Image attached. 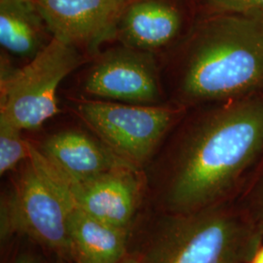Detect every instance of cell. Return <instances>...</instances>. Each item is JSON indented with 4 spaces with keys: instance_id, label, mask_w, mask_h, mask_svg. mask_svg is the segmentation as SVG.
<instances>
[{
    "instance_id": "1",
    "label": "cell",
    "mask_w": 263,
    "mask_h": 263,
    "mask_svg": "<svg viewBox=\"0 0 263 263\" xmlns=\"http://www.w3.org/2000/svg\"><path fill=\"white\" fill-rule=\"evenodd\" d=\"M263 154V102L217 113L182 141L163 193L168 214H187L237 197L239 182Z\"/></svg>"
},
{
    "instance_id": "2",
    "label": "cell",
    "mask_w": 263,
    "mask_h": 263,
    "mask_svg": "<svg viewBox=\"0 0 263 263\" xmlns=\"http://www.w3.org/2000/svg\"><path fill=\"white\" fill-rule=\"evenodd\" d=\"M190 48L182 91L192 100L240 94L263 82V20L222 16L207 21Z\"/></svg>"
},
{
    "instance_id": "3",
    "label": "cell",
    "mask_w": 263,
    "mask_h": 263,
    "mask_svg": "<svg viewBox=\"0 0 263 263\" xmlns=\"http://www.w3.org/2000/svg\"><path fill=\"white\" fill-rule=\"evenodd\" d=\"M263 244L236 198L187 214H168L160 223L146 263H249Z\"/></svg>"
},
{
    "instance_id": "4",
    "label": "cell",
    "mask_w": 263,
    "mask_h": 263,
    "mask_svg": "<svg viewBox=\"0 0 263 263\" xmlns=\"http://www.w3.org/2000/svg\"><path fill=\"white\" fill-rule=\"evenodd\" d=\"M70 205L49 176L31 143L11 192L1 201V238L27 236L69 258Z\"/></svg>"
},
{
    "instance_id": "5",
    "label": "cell",
    "mask_w": 263,
    "mask_h": 263,
    "mask_svg": "<svg viewBox=\"0 0 263 263\" xmlns=\"http://www.w3.org/2000/svg\"><path fill=\"white\" fill-rule=\"evenodd\" d=\"M82 63L79 49L56 37L21 68L8 70L2 63L0 122L35 130L54 117L59 86Z\"/></svg>"
},
{
    "instance_id": "6",
    "label": "cell",
    "mask_w": 263,
    "mask_h": 263,
    "mask_svg": "<svg viewBox=\"0 0 263 263\" xmlns=\"http://www.w3.org/2000/svg\"><path fill=\"white\" fill-rule=\"evenodd\" d=\"M77 113L100 140L138 168L151 158L176 115L166 106L104 100H83Z\"/></svg>"
},
{
    "instance_id": "7",
    "label": "cell",
    "mask_w": 263,
    "mask_h": 263,
    "mask_svg": "<svg viewBox=\"0 0 263 263\" xmlns=\"http://www.w3.org/2000/svg\"><path fill=\"white\" fill-rule=\"evenodd\" d=\"M38 152L49 176L71 207L104 223L129 230L142 193L139 168L123 167L92 179L76 180L67 178Z\"/></svg>"
},
{
    "instance_id": "8",
    "label": "cell",
    "mask_w": 263,
    "mask_h": 263,
    "mask_svg": "<svg viewBox=\"0 0 263 263\" xmlns=\"http://www.w3.org/2000/svg\"><path fill=\"white\" fill-rule=\"evenodd\" d=\"M84 92L100 100L132 104H154L159 81L151 52L124 45L99 57L86 76Z\"/></svg>"
},
{
    "instance_id": "9",
    "label": "cell",
    "mask_w": 263,
    "mask_h": 263,
    "mask_svg": "<svg viewBox=\"0 0 263 263\" xmlns=\"http://www.w3.org/2000/svg\"><path fill=\"white\" fill-rule=\"evenodd\" d=\"M34 1L53 37L94 53L117 35L123 14L134 0Z\"/></svg>"
},
{
    "instance_id": "10",
    "label": "cell",
    "mask_w": 263,
    "mask_h": 263,
    "mask_svg": "<svg viewBox=\"0 0 263 263\" xmlns=\"http://www.w3.org/2000/svg\"><path fill=\"white\" fill-rule=\"evenodd\" d=\"M37 148L55 168L76 180L92 179L123 167H136L102 140L79 130L55 133Z\"/></svg>"
},
{
    "instance_id": "11",
    "label": "cell",
    "mask_w": 263,
    "mask_h": 263,
    "mask_svg": "<svg viewBox=\"0 0 263 263\" xmlns=\"http://www.w3.org/2000/svg\"><path fill=\"white\" fill-rule=\"evenodd\" d=\"M179 12L162 0H134L120 20L117 35L123 44L152 52L171 42L179 32Z\"/></svg>"
},
{
    "instance_id": "12",
    "label": "cell",
    "mask_w": 263,
    "mask_h": 263,
    "mask_svg": "<svg viewBox=\"0 0 263 263\" xmlns=\"http://www.w3.org/2000/svg\"><path fill=\"white\" fill-rule=\"evenodd\" d=\"M128 231L70 206L69 258L74 263H119L127 255Z\"/></svg>"
},
{
    "instance_id": "13",
    "label": "cell",
    "mask_w": 263,
    "mask_h": 263,
    "mask_svg": "<svg viewBox=\"0 0 263 263\" xmlns=\"http://www.w3.org/2000/svg\"><path fill=\"white\" fill-rule=\"evenodd\" d=\"M45 28L34 0H0V42L10 53L35 56L47 45Z\"/></svg>"
},
{
    "instance_id": "14",
    "label": "cell",
    "mask_w": 263,
    "mask_h": 263,
    "mask_svg": "<svg viewBox=\"0 0 263 263\" xmlns=\"http://www.w3.org/2000/svg\"><path fill=\"white\" fill-rule=\"evenodd\" d=\"M29 141L22 137V130L9 123L0 122V175L4 176L30 156Z\"/></svg>"
},
{
    "instance_id": "15",
    "label": "cell",
    "mask_w": 263,
    "mask_h": 263,
    "mask_svg": "<svg viewBox=\"0 0 263 263\" xmlns=\"http://www.w3.org/2000/svg\"><path fill=\"white\" fill-rule=\"evenodd\" d=\"M236 200L263 240V177L242 194H238Z\"/></svg>"
},
{
    "instance_id": "16",
    "label": "cell",
    "mask_w": 263,
    "mask_h": 263,
    "mask_svg": "<svg viewBox=\"0 0 263 263\" xmlns=\"http://www.w3.org/2000/svg\"><path fill=\"white\" fill-rule=\"evenodd\" d=\"M216 9L263 20V0H209Z\"/></svg>"
},
{
    "instance_id": "17",
    "label": "cell",
    "mask_w": 263,
    "mask_h": 263,
    "mask_svg": "<svg viewBox=\"0 0 263 263\" xmlns=\"http://www.w3.org/2000/svg\"><path fill=\"white\" fill-rule=\"evenodd\" d=\"M119 263H146L142 255L128 254Z\"/></svg>"
},
{
    "instance_id": "18",
    "label": "cell",
    "mask_w": 263,
    "mask_h": 263,
    "mask_svg": "<svg viewBox=\"0 0 263 263\" xmlns=\"http://www.w3.org/2000/svg\"><path fill=\"white\" fill-rule=\"evenodd\" d=\"M249 263H263V244L256 250Z\"/></svg>"
},
{
    "instance_id": "19",
    "label": "cell",
    "mask_w": 263,
    "mask_h": 263,
    "mask_svg": "<svg viewBox=\"0 0 263 263\" xmlns=\"http://www.w3.org/2000/svg\"><path fill=\"white\" fill-rule=\"evenodd\" d=\"M14 263H37L33 258H31L28 255H22L17 258V260Z\"/></svg>"
}]
</instances>
